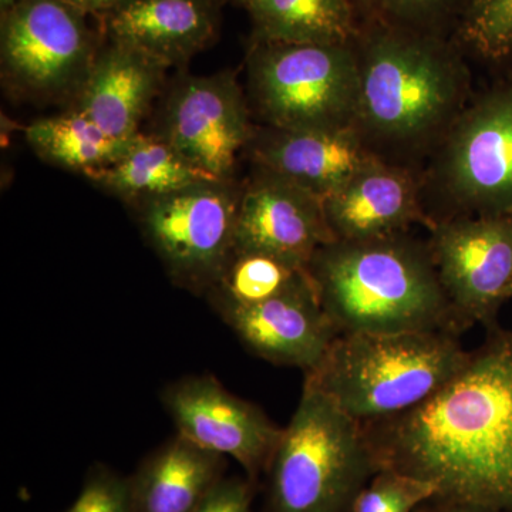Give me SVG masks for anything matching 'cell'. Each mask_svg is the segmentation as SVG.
Returning a JSON list of instances; mask_svg holds the SVG:
<instances>
[{"mask_svg":"<svg viewBox=\"0 0 512 512\" xmlns=\"http://www.w3.org/2000/svg\"><path fill=\"white\" fill-rule=\"evenodd\" d=\"M22 0H0V15L8 12V10L15 8Z\"/></svg>","mask_w":512,"mask_h":512,"instance_id":"31","label":"cell"},{"mask_svg":"<svg viewBox=\"0 0 512 512\" xmlns=\"http://www.w3.org/2000/svg\"><path fill=\"white\" fill-rule=\"evenodd\" d=\"M421 181L439 220L512 214V77L471 97Z\"/></svg>","mask_w":512,"mask_h":512,"instance_id":"7","label":"cell"},{"mask_svg":"<svg viewBox=\"0 0 512 512\" xmlns=\"http://www.w3.org/2000/svg\"><path fill=\"white\" fill-rule=\"evenodd\" d=\"M227 0H124L99 20L104 39L170 67L185 66L220 33Z\"/></svg>","mask_w":512,"mask_h":512,"instance_id":"17","label":"cell"},{"mask_svg":"<svg viewBox=\"0 0 512 512\" xmlns=\"http://www.w3.org/2000/svg\"><path fill=\"white\" fill-rule=\"evenodd\" d=\"M220 316L256 357L305 373L319 365L339 335L320 305L308 271L281 295Z\"/></svg>","mask_w":512,"mask_h":512,"instance_id":"15","label":"cell"},{"mask_svg":"<svg viewBox=\"0 0 512 512\" xmlns=\"http://www.w3.org/2000/svg\"><path fill=\"white\" fill-rule=\"evenodd\" d=\"M512 298V285H511V288H510V299Z\"/></svg>","mask_w":512,"mask_h":512,"instance_id":"33","label":"cell"},{"mask_svg":"<svg viewBox=\"0 0 512 512\" xmlns=\"http://www.w3.org/2000/svg\"><path fill=\"white\" fill-rule=\"evenodd\" d=\"M305 275L306 268L278 256L234 251L205 296L221 315L269 301Z\"/></svg>","mask_w":512,"mask_h":512,"instance_id":"23","label":"cell"},{"mask_svg":"<svg viewBox=\"0 0 512 512\" xmlns=\"http://www.w3.org/2000/svg\"><path fill=\"white\" fill-rule=\"evenodd\" d=\"M161 400L178 436L234 458L255 484L265 474L284 427L261 407L232 394L212 375L187 376L168 384Z\"/></svg>","mask_w":512,"mask_h":512,"instance_id":"12","label":"cell"},{"mask_svg":"<svg viewBox=\"0 0 512 512\" xmlns=\"http://www.w3.org/2000/svg\"><path fill=\"white\" fill-rule=\"evenodd\" d=\"M227 471V457L174 436L128 477L131 512H194Z\"/></svg>","mask_w":512,"mask_h":512,"instance_id":"19","label":"cell"},{"mask_svg":"<svg viewBox=\"0 0 512 512\" xmlns=\"http://www.w3.org/2000/svg\"><path fill=\"white\" fill-rule=\"evenodd\" d=\"M362 426L379 470L427 481L437 497L512 512V329H488L426 402Z\"/></svg>","mask_w":512,"mask_h":512,"instance_id":"1","label":"cell"},{"mask_svg":"<svg viewBox=\"0 0 512 512\" xmlns=\"http://www.w3.org/2000/svg\"><path fill=\"white\" fill-rule=\"evenodd\" d=\"M66 2L79 9L84 15L100 20L111 10L116 9L124 0H66Z\"/></svg>","mask_w":512,"mask_h":512,"instance_id":"30","label":"cell"},{"mask_svg":"<svg viewBox=\"0 0 512 512\" xmlns=\"http://www.w3.org/2000/svg\"><path fill=\"white\" fill-rule=\"evenodd\" d=\"M437 495L427 481L394 470H379L357 495L350 512H414Z\"/></svg>","mask_w":512,"mask_h":512,"instance_id":"26","label":"cell"},{"mask_svg":"<svg viewBox=\"0 0 512 512\" xmlns=\"http://www.w3.org/2000/svg\"><path fill=\"white\" fill-rule=\"evenodd\" d=\"M168 67L134 49L104 39L79 93L69 109L119 140L137 136L140 126L165 90Z\"/></svg>","mask_w":512,"mask_h":512,"instance_id":"16","label":"cell"},{"mask_svg":"<svg viewBox=\"0 0 512 512\" xmlns=\"http://www.w3.org/2000/svg\"><path fill=\"white\" fill-rule=\"evenodd\" d=\"M333 241H365L434 225L417 170L372 158L322 200Z\"/></svg>","mask_w":512,"mask_h":512,"instance_id":"14","label":"cell"},{"mask_svg":"<svg viewBox=\"0 0 512 512\" xmlns=\"http://www.w3.org/2000/svg\"><path fill=\"white\" fill-rule=\"evenodd\" d=\"M427 239L458 325H498L512 285V214L460 215L434 222Z\"/></svg>","mask_w":512,"mask_h":512,"instance_id":"11","label":"cell"},{"mask_svg":"<svg viewBox=\"0 0 512 512\" xmlns=\"http://www.w3.org/2000/svg\"><path fill=\"white\" fill-rule=\"evenodd\" d=\"M229 2L235 3V5L241 6V8H248L249 3L252 2V0H229Z\"/></svg>","mask_w":512,"mask_h":512,"instance_id":"32","label":"cell"},{"mask_svg":"<svg viewBox=\"0 0 512 512\" xmlns=\"http://www.w3.org/2000/svg\"><path fill=\"white\" fill-rule=\"evenodd\" d=\"M66 0H22L0 15L2 82L18 99L72 103L103 35Z\"/></svg>","mask_w":512,"mask_h":512,"instance_id":"8","label":"cell"},{"mask_svg":"<svg viewBox=\"0 0 512 512\" xmlns=\"http://www.w3.org/2000/svg\"><path fill=\"white\" fill-rule=\"evenodd\" d=\"M247 76L249 106L266 127L333 131L355 126V42L312 45L251 39Z\"/></svg>","mask_w":512,"mask_h":512,"instance_id":"6","label":"cell"},{"mask_svg":"<svg viewBox=\"0 0 512 512\" xmlns=\"http://www.w3.org/2000/svg\"><path fill=\"white\" fill-rule=\"evenodd\" d=\"M332 241L322 198L254 167L242 183L234 251L262 252L306 268L315 252Z\"/></svg>","mask_w":512,"mask_h":512,"instance_id":"13","label":"cell"},{"mask_svg":"<svg viewBox=\"0 0 512 512\" xmlns=\"http://www.w3.org/2000/svg\"><path fill=\"white\" fill-rule=\"evenodd\" d=\"M255 483L248 477L222 478L194 512H254Z\"/></svg>","mask_w":512,"mask_h":512,"instance_id":"28","label":"cell"},{"mask_svg":"<svg viewBox=\"0 0 512 512\" xmlns=\"http://www.w3.org/2000/svg\"><path fill=\"white\" fill-rule=\"evenodd\" d=\"M25 137L42 160L86 178L113 164L133 138L110 137L89 117L73 110L33 121Z\"/></svg>","mask_w":512,"mask_h":512,"instance_id":"22","label":"cell"},{"mask_svg":"<svg viewBox=\"0 0 512 512\" xmlns=\"http://www.w3.org/2000/svg\"><path fill=\"white\" fill-rule=\"evenodd\" d=\"M306 271L339 335L463 333L441 286L429 242L409 232L329 242L315 252Z\"/></svg>","mask_w":512,"mask_h":512,"instance_id":"3","label":"cell"},{"mask_svg":"<svg viewBox=\"0 0 512 512\" xmlns=\"http://www.w3.org/2000/svg\"><path fill=\"white\" fill-rule=\"evenodd\" d=\"M254 40L312 45H346L362 23L350 0H252L248 5Z\"/></svg>","mask_w":512,"mask_h":512,"instance_id":"21","label":"cell"},{"mask_svg":"<svg viewBox=\"0 0 512 512\" xmlns=\"http://www.w3.org/2000/svg\"><path fill=\"white\" fill-rule=\"evenodd\" d=\"M255 168L281 175L325 198L372 158L355 128L279 130L256 127L247 148Z\"/></svg>","mask_w":512,"mask_h":512,"instance_id":"18","label":"cell"},{"mask_svg":"<svg viewBox=\"0 0 512 512\" xmlns=\"http://www.w3.org/2000/svg\"><path fill=\"white\" fill-rule=\"evenodd\" d=\"M414 512H503L487 505L468 503V501L450 500V498L437 497L427 500Z\"/></svg>","mask_w":512,"mask_h":512,"instance_id":"29","label":"cell"},{"mask_svg":"<svg viewBox=\"0 0 512 512\" xmlns=\"http://www.w3.org/2000/svg\"><path fill=\"white\" fill-rule=\"evenodd\" d=\"M377 471L362 424L303 382L265 470L264 512H350Z\"/></svg>","mask_w":512,"mask_h":512,"instance_id":"5","label":"cell"},{"mask_svg":"<svg viewBox=\"0 0 512 512\" xmlns=\"http://www.w3.org/2000/svg\"><path fill=\"white\" fill-rule=\"evenodd\" d=\"M242 184L205 180L136 207L138 227L175 286L207 295L234 252Z\"/></svg>","mask_w":512,"mask_h":512,"instance_id":"9","label":"cell"},{"mask_svg":"<svg viewBox=\"0 0 512 512\" xmlns=\"http://www.w3.org/2000/svg\"><path fill=\"white\" fill-rule=\"evenodd\" d=\"M356 133L370 153L414 168L433 157L471 97L463 47L450 37L362 25Z\"/></svg>","mask_w":512,"mask_h":512,"instance_id":"2","label":"cell"},{"mask_svg":"<svg viewBox=\"0 0 512 512\" xmlns=\"http://www.w3.org/2000/svg\"><path fill=\"white\" fill-rule=\"evenodd\" d=\"M63 512H131L128 477L96 464L84 478L73 503Z\"/></svg>","mask_w":512,"mask_h":512,"instance_id":"27","label":"cell"},{"mask_svg":"<svg viewBox=\"0 0 512 512\" xmlns=\"http://www.w3.org/2000/svg\"><path fill=\"white\" fill-rule=\"evenodd\" d=\"M456 36L463 49L484 62H511L512 0H470Z\"/></svg>","mask_w":512,"mask_h":512,"instance_id":"25","label":"cell"},{"mask_svg":"<svg viewBox=\"0 0 512 512\" xmlns=\"http://www.w3.org/2000/svg\"><path fill=\"white\" fill-rule=\"evenodd\" d=\"M470 353L451 332L343 333L305 382L353 420L372 423L426 402Z\"/></svg>","mask_w":512,"mask_h":512,"instance_id":"4","label":"cell"},{"mask_svg":"<svg viewBox=\"0 0 512 512\" xmlns=\"http://www.w3.org/2000/svg\"><path fill=\"white\" fill-rule=\"evenodd\" d=\"M255 126L247 94L234 72L178 77L160 106L156 130L202 173L234 180L238 158L247 151Z\"/></svg>","mask_w":512,"mask_h":512,"instance_id":"10","label":"cell"},{"mask_svg":"<svg viewBox=\"0 0 512 512\" xmlns=\"http://www.w3.org/2000/svg\"><path fill=\"white\" fill-rule=\"evenodd\" d=\"M101 191L136 207L140 202L205 180L173 146L153 133H138L113 164L87 177Z\"/></svg>","mask_w":512,"mask_h":512,"instance_id":"20","label":"cell"},{"mask_svg":"<svg viewBox=\"0 0 512 512\" xmlns=\"http://www.w3.org/2000/svg\"><path fill=\"white\" fill-rule=\"evenodd\" d=\"M362 25L448 36L470 0H350Z\"/></svg>","mask_w":512,"mask_h":512,"instance_id":"24","label":"cell"}]
</instances>
